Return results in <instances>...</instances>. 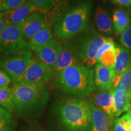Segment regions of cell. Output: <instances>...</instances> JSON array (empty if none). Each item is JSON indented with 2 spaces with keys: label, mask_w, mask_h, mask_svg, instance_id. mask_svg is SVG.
<instances>
[{
  "label": "cell",
  "mask_w": 131,
  "mask_h": 131,
  "mask_svg": "<svg viewBox=\"0 0 131 131\" xmlns=\"http://www.w3.org/2000/svg\"><path fill=\"white\" fill-rule=\"evenodd\" d=\"M60 131H92L90 104L81 99L64 101L57 109Z\"/></svg>",
  "instance_id": "obj_1"
},
{
  "label": "cell",
  "mask_w": 131,
  "mask_h": 131,
  "mask_svg": "<svg viewBox=\"0 0 131 131\" xmlns=\"http://www.w3.org/2000/svg\"><path fill=\"white\" fill-rule=\"evenodd\" d=\"M94 72L89 67L75 63L56 75L57 81L66 93L78 96H88L95 91Z\"/></svg>",
  "instance_id": "obj_2"
},
{
  "label": "cell",
  "mask_w": 131,
  "mask_h": 131,
  "mask_svg": "<svg viewBox=\"0 0 131 131\" xmlns=\"http://www.w3.org/2000/svg\"><path fill=\"white\" fill-rule=\"evenodd\" d=\"M91 8V3L86 1L64 14L54 26L55 35L61 40H66L83 31L88 24Z\"/></svg>",
  "instance_id": "obj_3"
},
{
  "label": "cell",
  "mask_w": 131,
  "mask_h": 131,
  "mask_svg": "<svg viewBox=\"0 0 131 131\" xmlns=\"http://www.w3.org/2000/svg\"><path fill=\"white\" fill-rule=\"evenodd\" d=\"M10 88L15 108L21 113L35 111L47 101V92L45 87L14 82Z\"/></svg>",
  "instance_id": "obj_4"
},
{
  "label": "cell",
  "mask_w": 131,
  "mask_h": 131,
  "mask_svg": "<svg viewBox=\"0 0 131 131\" xmlns=\"http://www.w3.org/2000/svg\"><path fill=\"white\" fill-rule=\"evenodd\" d=\"M32 57L27 49L16 53L5 55L0 58V69L7 72L14 82H18L25 72Z\"/></svg>",
  "instance_id": "obj_5"
},
{
  "label": "cell",
  "mask_w": 131,
  "mask_h": 131,
  "mask_svg": "<svg viewBox=\"0 0 131 131\" xmlns=\"http://www.w3.org/2000/svg\"><path fill=\"white\" fill-rule=\"evenodd\" d=\"M27 42L19 25H7L0 32V52L5 55L16 53L26 50Z\"/></svg>",
  "instance_id": "obj_6"
},
{
  "label": "cell",
  "mask_w": 131,
  "mask_h": 131,
  "mask_svg": "<svg viewBox=\"0 0 131 131\" xmlns=\"http://www.w3.org/2000/svg\"><path fill=\"white\" fill-rule=\"evenodd\" d=\"M53 75L52 68L38 59L33 58L18 83L44 87L52 80Z\"/></svg>",
  "instance_id": "obj_7"
},
{
  "label": "cell",
  "mask_w": 131,
  "mask_h": 131,
  "mask_svg": "<svg viewBox=\"0 0 131 131\" xmlns=\"http://www.w3.org/2000/svg\"><path fill=\"white\" fill-rule=\"evenodd\" d=\"M107 38L101 34H94L88 37L82 42L80 49L79 57L83 63L92 67L96 63V55L99 49Z\"/></svg>",
  "instance_id": "obj_8"
},
{
  "label": "cell",
  "mask_w": 131,
  "mask_h": 131,
  "mask_svg": "<svg viewBox=\"0 0 131 131\" xmlns=\"http://www.w3.org/2000/svg\"><path fill=\"white\" fill-rule=\"evenodd\" d=\"M36 10L30 0H27L18 7L3 13L7 25H19Z\"/></svg>",
  "instance_id": "obj_9"
},
{
  "label": "cell",
  "mask_w": 131,
  "mask_h": 131,
  "mask_svg": "<svg viewBox=\"0 0 131 131\" xmlns=\"http://www.w3.org/2000/svg\"><path fill=\"white\" fill-rule=\"evenodd\" d=\"M25 40H30L47 26L45 18L37 14H32L19 24Z\"/></svg>",
  "instance_id": "obj_10"
},
{
  "label": "cell",
  "mask_w": 131,
  "mask_h": 131,
  "mask_svg": "<svg viewBox=\"0 0 131 131\" xmlns=\"http://www.w3.org/2000/svg\"><path fill=\"white\" fill-rule=\"evenodd\" d=\"M115 77V72L101 64L98 63L95 69V85L102 91H109Z\"/></svg>",
  "instance_id": "obj_11"
},
{
  "label": "cell",
  "mask_w": 131,
  "mask_h": 131,
  "mask_svg": "<svg viewBox=\"0 0 131 131\" xmlns=\"http://www.w3.org/2000/svg\"><path fill=\"white\" fill-rule=\"evenodd\" d=\"M61 46L57 40H52L44 47L37 50L38 59L53 69L56 63Z\"/></svg>",
  "instance_id": "obj_12"
},
{
  "label": "cell",
  "mask_w": 131,
  "mask_h": 131,
  "mask_svg": "<svg viewBox=\"0 0 131 131\" xmlns=\"http://www.w3.org/2000/svg\"><path fill=\"white\" fill-rule=\"evenodd\" d=\"M92 131H109L112 124L111 118L99 107L90 104Z\"/></svg>",
  "instance_id": "obj_13"
},
{
  "label": "cell",
  "mask_w": 131,
  "mask_h": 131,
  "mask_svg": "<svg viewBox=\"0 0 131 131\" xmlns=\"http://www.w3.org/2000/svg\"><path fill=\"white\" fill-rule=\"evenodd\" d=\"M131 66V54L129 49L117 45L114 70L115 76H119Z\"/></svg>",
  "instance_id": "obj_14"
},
{
  "label": "cell",
  "mask_w": 131,
  "mask_h": 131,
  "mask_svg": "<svg viewBox=\"0 0 131 131\" xmlns=\"http://www.w3.org/2000/svg\"><path fill=\"white\" fill-rule=\"evenodd\" d=\"M75 63H77V62L74 52H73L71 47L65 45L64 46H61L58 58L53 69L57 73Z\"/></svg>",
  "instance_id": "obj_15"
},
{
  "label": "cell",
  "mask_w": 131,
  "mask_h": 131,
  "mask_svg": "<svg viewBox=\"0 0 131 131\" xmlns=\"http://www.w3.org/2000/svg\"><path fill=\"white\" fill-rule=\"evenodd\" d=\"M94 103L96 107L104 111L109 117L114 119L115 117L114 99L112 91L100 93L94 98Z\"/></svg>",
  "instance_id": "obj_16"
},
{
  "label": "cell",
  "mask_w": 131,
  "mask_h": 131,
  "mask_svg": "<svg viewBox=\"0 0 131 131\" xmlns=\"http://www.w3.org/2000/svg\"><path fill=\"white\" fill-rule=\"evenodd\" d=\"M114 99L115 116L118 117L123 112L130 110L131 103L130 94L119 90H110Z\"/></svg>",
  "instance_id": "obj_17"
},
{
  "label": "cell",
  "mask_w": 131,
  "mask_h": 131,
  "mask_svg": "<svg viewBox=\"0 0 131 131\" xmlns=\"http://www.w3.org/2000/svg\"><path fill=\"white\" fill-rule=\"evenodd\" d=\"M53 40L51 30L48 26H46L40 32L27 41V48L37 52L39 49L48 44Z\"/></svg>",
  "instance_id": "obj_18"
},
{
  "label": "cell",
  "mask_w": 131,
  "mask_h": 131,
  "mask_svg": "<svg viewBox=\"0 0 131 131\" xmlns=\"http://www.w3.org/2000/svg\"><path fill=\"white\" fill-rule=\"evenodd\" d=\"M113 27L118 34L121 35L130 23L129 13L124 9L115 10L113 14Z\"/></svg>",
  "instance_id": "obj_19"
},
{
  "label": "cell",
  "mask_w": 131,
  "mask_h": 131,
  "mask_svg": "<svg viewBox=\"0 0 131 131\" xmlns=\"http://www.w3.org/2000/svg\"><path fill=\"white\" fill-rule=\"evenodd\" d=\"M95 18L99 30L104 34L110 35L113 31V24L110 16L104 10L98 7L95 10Z\"/></svg>",
  "instance_id": "obj_20"
},
{
  "label": "cell",
  "mask_w": 131,
  "mask_h": 131,
  "mask_svg": "<svg viewBox=\"0 0 131 131\" xmlns=\"http://www.w3.org/2000/svg\"><path fill=\"white\" fill-rule=\"evenodd\" d=\"M110 90H119L127 94L131 91V66L119 76H115Z\"/></svg>",
  "instance_id": "obj_21"
},
{
  "label": "cell",
  "mask_w": 131,
  "mask_h": 131,
  "mask_svg": "<svg viewBox=\"0 0 131 131\" xmlns=\"http://www.w3.org/2000/svg\"><path fill=\"white\" fill-rule=\"evenodd\" d=\"M15 121L12 114L0 106V131H15Z\"/></svg>",
  "instance_id": "obj_22"
},
{
  "label": "cell",
  "mask_w": 131,
  "mask_h": 131,
  "mask_svg": "<svg viewBox=\"0 0 131 131\" xmlns=\"http://www.w3.org/2000/svg\"><path fill=\"white\" fill-rule=\"evenodd\" d=\"M0 105L9 112L15 109L12 90L8 86L0 87Z\"/></svg>",
  "instance_id": "obj_23"
},
{
  "label": "cell",
  "mask_w": 131,
  "mask_h": 131,
  "mask_svg": "<svg viewBox=\"0 0 131 131\" xmlns=\"http://www.w3.org/2000/svg\"><path fill=\"white\" fill-rule=\"evenodd\" d=\"M116 60V46L113 48L109 49L101 54L97 63L101 64L107 68L114 69Z\"/></svg>",
  "instance_id": "obj_24"
},
{
  "label": "cell",
  "mask_w": 131,
  "mask_h": 131,
  "mask_svg": "<svg viewBox=\"0 0 131 131\" xmlns=\"http://www.w3.org/2000/svg\"><path fill=\"white\" fill-rule=\"evenodd\" d=\"M27 0H0V12H5L18 7Z\"/></svg>",
  "instance_id": "obj_25"
},
{
  "label": "cell",
  "mask_w": 131,
  "mask_h": 131,
  "mask_svg": "<svg viewBox=\"0 0 131 131\" xmlns=\"http://www.w3.org/2000/svg\"><path fill=\"white\" fill-rule=\"evenodd\" d=\"M119 40L123 46L131 50V22L122 33Z\"/></svg>",
  "instance_id": "obj_26"
},
{
  "label": "cell",
  "mask_w": 131,
  "mask_h": 131,
  "mask_svg": "<svg viewBox=\"0 0 131 131\" xmlns=\"http://www.w3.org/2000/svg\"><path fill=\"white\" fill-rule=\"evenodd\" d=\"M33 6L37 10H44L50 8L58 0H30Z\"/></svg>",
  "instance_id": "obj_27"
},
{
  "label": "cell",
  "mask_w": 131,
  "mask_h": 131,
  "mask_svg": "<svg viewBox=\"0 0 131 131\" xmlns=\"http://www.w3.org/2000/svg\"><path fill=\"white\" fill-rule=\"evenodd\" d=\"M12 81V78L7 72L0 69V87L8 86Z\"/></svg>",
  "instance_id": "obj_28"
},
{
  "label": "cell",
  "mask_w": 131,
  "mask_h": 131,
  "mask_svg": "<svg viewBox=\"0 0 131 131\" xmlns=\"http://www.w3.org/2000/svg\"><path fill=\"white\" fill-rule=\"evenodd\" d=\"M112 1L122 7H131V0H112Z\"/></svg>",
  "instance_id": "obj_29"
},
{
  "label": "cell",
  "mask_w": 131,
  "mask_h": 131,
  "mask_svg": "<svg viewBox=\"0 0 131 131\" xmlns=\"http://www.w3.org/2000/svg\"><path fill=\"white\" fill-rule=\"evenodd\" d=\"M114 131H130L127 129L126 127L124 126H123L122 124L119 123L117 119L115 120L114 122Z\"/></svg>",
  "instance_id": "obj_30"
},
{
  "label": "cell",
  "mask_w": 131,
  "mask_h": 131,
  "mask_svg": "<svg viewBox=\"0 0 131 131\" xmlns=\"http://www.w3.org/2000/svg\"><path fill=\"white\" fill-rule=\"evenodd\" d=\"M7 26L6 21L3 16V13L0 12V32L3 31Z\"/></svg>",
  "instance_id": "obj_31"
},
{
  "label": "cell",
  "mask_w": 131,
  "mask_h": 131,
  "mask_svg": "<svg viewBox=\"0 0 131 131\" xmlns=\"http://www.w3.org/2000/svg\"><path fill=\"white\" fill-rule=\"evenodd\" d=\"M21 131H46L43 128H37V127H31V128H27L24 129Z\"/></svg>",
  "instance_id": "obj_32"
},
{
  "label": "cell",
  "mask_w": 131,
  "mask_h": 131,
  "mask_svg": "<svg viewBox=\"0 0 131 131\" xmlns=\"http://www.w3.org/2000/svg\"><path fill=\"white\" fill-rule=\"evenodd\" d=\"M130 103H131V91H130Z\"/></svg>",
  "instance_id": "obj_33"
},
{
  "label": "cell",
  "mask_w": 131,
  "mask_h": 131,
  "mask_svg": "<svg viewBox=\"0 0 131 131\" xmlns=\"http://www.w3.org/2000/svg\"><path fill=\"white\" fill-rule=\"evenodd\" d=\"M131 115V114H130ZM130 131H131V123H130Z\"/></svg>",
  "instance_id": "obj_34"
}]
</instances>
